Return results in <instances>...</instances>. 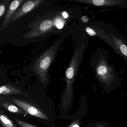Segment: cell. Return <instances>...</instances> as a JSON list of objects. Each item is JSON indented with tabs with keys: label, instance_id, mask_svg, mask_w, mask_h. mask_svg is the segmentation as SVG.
Segmentation results:
<instances>
[{
	"label": "cell",
	"instance_id": "1",
	"mask_svg": "<svg viewBox=\"0 0 127 127\" xmlns=\"http://www.w3.org/2000/svg\"><path fill=\"white\" fill-rule=\"evenodd\" d=\"M66 37L67 35H64L53 43L35 61L33 65V72L44 84H46L49 81L48 72L49 68L57 55L60 46Z\"/></svg>",
	"mask_w": 127,
	"mask_h": 127
},
{
	"label": "cell",
	"instance_id": "2",
	"mask_svg": "<svg viewBox=\"0 0 127 127\" xmlns=\"http://www.w3.org/2000/svg\"><path fill=\"white\" fill-rule=\"evenodd\" d=\"M86 46V43L83 42L75 49L73 55L66 70V90L69 93H72V84L75 81L79 67L81 63Z\"/></svg>",
	"mask_w": 127,
	"mask_h": 127
},
{
	"label": "cell",
	"instance_id": "3",
	"mask_svg": "<svg viewBox=\"0 0 127 127\" xmlns=\"http://www.w3.org/2000/svg\"><path fill=\"white\" fill-rule=\"evenodd\" d=\"M96 75L99 81L105 88L109 87L114 81L115 75L113 69L103 58L98 62L95 69Z\"/></svg>",
	"mask_w": 127,
	"mask_h": 127
},
{
	"label": "cell",
	"instance_id": "4",
	"mask_svg": "<svg viewBox=\"0 0 127 127\" xmlns=\"http://www.w3.org/2000/svg\"><path fill=\"white\" fill-rule=\"evenodd\" d=\"M74 1L94 7L101 8L120 6L127 5V0H75Z\"/></svg>",
	"mask_w": 127,
	"mask_h": 127
},
{
	"label": "cell",
	"instance_id": "5",
	"mask_svg": "<svg viewBox=\"0 0 127 127\" xmlns=\"http://www.w3.org/2000/svg\"><path fill=\"white\" fill-rule=\"evenodd\" d=\"M44 1L42 0H32L26 1L16 11L10 23L16 21L17 20L32 11L40 5Z\"/></svg>",
	"mask_w": 127,
	"mask_h": 127
},
{
	"label": "cell",
	"instance_id": "6",
	"mask_svg": "<svg viewBox=\"0 0 127 127\" xmlns=\"http://www.w3.org/2000/svg\"><path fill=\"white\" fill-rule=\"evenodd\" d=\"M54 24V23L51 20H45L36 26V27L30 32L26 34L24 37L27 38L35 37L43 33L48 32L52 29Z\"/></svg>",
	"mask_w": 127,
	"mask_h": 127
},
{
	"label": "cell",
	"instance_id": "7",
	"mask_svg": "<svg viewBox=\"0 0 127 127\" xmlns=\"http://www.w3.org/2000/svg\"><path fill=\"white\" fill-rule=\"evenodd\" d=\"M12 101L15 104L30 115L41 119H48V117L45 114L42 113L39 109L32 105L16 99H12Z\"/></svg>",
	"mask_w": 127,
	"mask_h": 127
},
{
	"label": "cell",
	"instance_id": "8",
	"mask_svg": "<svg viewBox=\"0 0 127 127\" xmlns=\"http://www.w3.org/2000/svg\"><path fill=\"white\" fill-rule=\"evenodd\" d=\"M23 2V0H15L11 2L9 6L8 11L3 21L0 29L1 32L7 28L11 23L15 13L18 9L19 6Z\"/></svg>",
	"mask_w": 127,
	"mask_h": 127
},
{
	"label": "cell",
	"instance_id": "9",
	"mask_svg": "<svg viewBox=\"0 0 127 127\" xmlns=\"http://www.w3.org/2000/svg\"><path fill=\"white\" fill-rule=\"evenodd\" d=\"M110 36L113 40L116 50H117L118 52L120 53L127 61V45L113 34H111Z\"/></svg>",
	"mask_w": 127,
	"mask_h": 127
},
{
	"label": "cell",
	"instance_id": "10",
	"mask_svg": "<svg viewBox=\"0 0 127 127\" xmlns=\"http://www.w3.org/2000/svg\"><path fill=\"white\" fill-rule=\"evenodd\" d=\"M21 92L18 89L11 85H3L0 88V94L3 95L20 94Z\"/></svg>",
	"mask_w": 127,
	"mask_h": 127
},
{
	"label": "cell",
	"instance_id": "11",
	"mask_svg": "<svg viewBox=\"0 0 127 127\" xmlns=\"http://www.w3.org/2000/svg\"><path fill=\"white\" fill-rule=\"evenodd\" d=\"M0 119L3 127H15L12 121L5 115H1Z\"/></svg>",
	"mask_w": 127,
	"mask_h": 127
},
{
	"label": "cell",
	"instance_id": "12",
	"mask_svg": "<svg viewBox=\"0 0 127 127\" xmlns=\"http://www.w3.org/2000/svg\"><path fill=\"white\" fill-rule=\"evenodd\" d=\"M2 104L3 107L12 113H22V111L15 105L10 104L7 102H3Z\"/></svg>",
	"mask_w": 127,
	"mask_h": 127
},
{
	"label": "cell",
	"instance_id": "13",
	"mask_svg": "<svg viewBox=\"0 0 127 127\" xmlns=\"http://www.w3.org/2000/svg\"><path fill=\"white\" fill-rule=\"evenodd\" d=\"M10 0H3L0 2V18H2L5 12L6 7L8 6Z\"/></svg>",
	"mask_w": 127,
	"mask_h": 127
},
{
	"label": "cell",
	"instance_id": "14",
	"mask_svg": "<svg viewBox=\"0 0 127 127\" xmlns=\"http://www.w3.org/2000/svg\"><path fill=\"white\" fill-rule=\"evenodd\" d=\"M64 21L62 18H57L55 20L54 24L57 28L61 29L63 28L64 25Z\"/></svg>",
	"mask_w": 127,
	"mask_h": 127
},
{
	"label": "cell",
	"instance_id": "15",
	"mask_svg": "<svg viewBox=\"0 0 127 127\" xmlns=\"http://www.w3.org/2000/svg\"><path fill=\"white\" fill-rule=\"evenodd\" d=\"M16 122L21 127H37L22 120H17Z\"/></svg>",
	"mask_w": 127,
	"mask_h": 127
},
{
	"label": "cell",
	"instance_id": "16",
	"mask_svg": "<svg viewBox=\"0 0 127 127\" xmlns=\"http://www.w3.org/2000/svg\"><path fill=\"white\" fill-rule=\"evenodd\" d=\"M86 32H87L88 34L90 35V36H95L96 34L94 30L89 28V27H87L86 29Z\"/></svg>",
	"mask_w": 127,
	"mask_h": 127
},
{
	"label": "cell",
	"instance_id": "17",
	"mask_svg": "<svg viewBox=\"0 0 127 127\" xmlns=\"http://www.w3.org/2000/svg\"><path fill=\"white\" fill-rule=\"evenodd\" d=\"M91 127H108L107 126H106L105 125H104V124H102V123H97L96 124H95L94 125V126H92Z\"/></svg>",
	"mask_w": 127,
	"mask_h": 127
},
{
	"label": "cell",
	"instance_id": "18",
	"mask_svg": "<svg viewBox=\"0 0 127 127\" xmlns=\"http://www.w3.org/2000/svg\"><path fill=\"white\" fill-rule=\"evenodd\" d=\"M62 15H63V17H64V18H68V14H67L66 12H63V13H62Z\"/></svg>",
	"mask_w": 127,
	"mask_h": 127
},
{
	"label": "cell",
	"instance_id": "19",
	"mask_svg": "<svg viewBox=\"0 0 127 127\" xmlns=\"http://www.w3.org/2000/svg\"><path fill=\"white\" fill-rule=\"evenodd\" d=\"M69 127H79V126L78 124H74L71 125Z\"/></svg>",
	"mask_w": 127,
	"mask_h": 127
},
{
	"label": "cell",
	"instance_id": "20",
	"mask_svg": "<svg viewBox=\"0 0 127 127\" xmlns=\"http://www.w3.org/2000/svg\"><path fill=\"white\" fill-rule=\"evenodd\" d=\"M126 27H127V26H126Z\"/></svg>",
	"mask_w": 127,
	"mask_h": 127
}]
</instances>
